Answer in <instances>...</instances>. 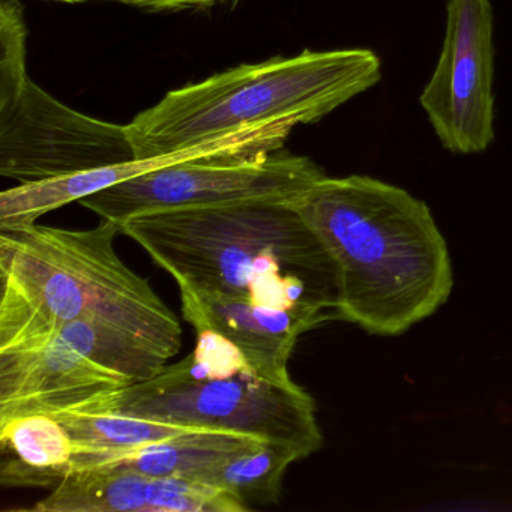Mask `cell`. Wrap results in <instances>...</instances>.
<instances>
[{
    "label": "cell",
    "mask_w": 512,
    "mask_h": 512,
    "mask_svg": "<svg viewBox=\"0 0 512 512\" xmlns=\"http://www.w3.org/2000/svg\"><path fill=\"white\" fill-rule=\"evenodd\" d=\"M119 233L107 220L89 230L0 229V353L38 349L67 323L91 320L166 361L178 355L181 322L122 262Z\"/></svg>",
    "instance_id": "3957f363"
},
{
    "label": "cell",
    "mask_w": 512,
    "mask_h": 512,
    "mask_svg": "<svg viewBox=\"0 0 512 512\" xmlns=\"http://www.w3.org/2000/svg\"><path fill=\"white\" fill-rule=\"evenodd\" d=\"M494 16L490 0H446L445 37L419 104L440 145L481 154L494 140Z\"/></svg>",
    "instance_id": "9c48e42d"
},
{
    "label": "cell",
    "mask_w": 512,
    "mask_h": 512,
    "mask_svg": "<svg viewBox=\"0 0 512 512\" xmlns=\"http://www.w3.org/2000/svg\"><path fill=\"white\" fill-rule=\"evenodd\" d=\"M178 286L271 310L338 319V271L293 202L137 215L121 224Z\"/></svg>",
    "instance_id": "6da1fadb"
},
{
    "label": "cell",
    "mask_w": 512,
    "mask_h": 512,
    "mask_svg": "<svg viewBox=\"0 0 512 512\" xmlns=\"http://www.w3.org/2000/svg\"><path fill=\"white\" fill-rule=\"evenodd\" d=\"M29 512H247L233 494L182 478L130 470H73Z\"/></svg>",
    "instance_id": "8fae6325"
},
{
    "label": "cell",
    "mask_w": 512,
    "mask_h": 512,
    "mask_svg": "<svg viewBox=\"0 0 512 512\" xmlns=\"http://www.w3.org/2000/svg\"><path fill=\"white\" fill-rule=\"evenodd\" d=\"M74 445L56 416L29 413L0 419V484L55 487L71 472Z\"/></svg>",
    "instance_id": "5bb4252c"
},
{
    "label": "cell",
    "mask_w": 512,
    "mask_h": 512,
    "mask_svg": "<svg viewBox=\"0 0 512 512\" xmlns=\"http://www.w3.org/2000/svg\"><path fill=\"white\" fill-rule=\"evenodd\" d=\"M256 437L232 431H209L116 452H74L73 470H130L154 478L197 481L203 473L254 442Z\"/></svg>",
    "instance_id": "4fadbf2b"
},
{
    "label": "cell",
    "mask_w": 512,
    "mask_h": 512,
    "mask_svg": "<svg viewBox=\"0 0 512 512\" xmlns=\"http://www.w3.org/2000/svg\"><path fill=\"white\" fill-rule=\"evenodd\" d=\"M127 125L65 106L31 79L0 98V175L50 181L134 160Z\"/></svg>",
    "instance_id": "ba28073f"
},
{
    "label": "cell",
    "mask_w": 512,
    "mask_h": 512,
    "mask_svg": "<svg viewBox=\"0 0 512 512\" xmlns=\"http://www.w3.org/2000/svg\"><path fill=\"white\" fill-rule=\"evenodd\" d=\"M293 206L337 265L338 319L397 337L451 296L448 244L409 191L371 176H325Z\"/></svg>",
    "instance_id": "7a4b0ae2"
},
{
    "label": "cell",
    "mask_w": 512,
    "mask_h": 512,
    "mask_svg": "<svg viewBox=\"0 0 512 512\" xmlns=\"http://www.w3.org/2000/svg\"><path fill=\"white\" fill-rule=\"evenodd\" d=\"M325 173L313 160L281 151L256 158L185 161L128 179L80 200L101 220L245 202H296Z\"/></svg>",
    "instance_id": "52a82bcc"
},
{
    "label": "cell",
    "mask_w": 512,
    "mask_h": 512,
    "mask_svg": "<svg viewBox=\"0 0 512 512\" xmlns=\"http://www.w3.org/2000/svg\"><path fill=\"white\" fill-rule=\"evenodd\" d=\"M25 8L19 0L0 4V98L19 91L31 79L26 64Z\"/></svg>",
    "instance_id": "e0dca14e"
},
{
    "label": "cell",
    "mask_w": 512,
    "mask_h": 512,
    "mask_svg": "<svg viewBox=\"0 0 512 512\" xmlns=\"http://www.w3.org/2000/svg\"><path fill=\"white\" fill-rule=\"evenodd\" d=\"M301 455L277 443L254 440L197 481L233 494L248 511L280 500L284 473Z\"/></svg>",
    "instance_id": "9a60e30c"
},
{
    "label": "cell",
    "mask_w": 512,
    "mask_h": 512,
    "mask_svg": "<svg viewBox=\"0 0 512 512\" xmlns=\"http://www.w3.org/2000/svg\"><path fill=\"white\" fill-rule=\"evenodd\" d=\"M382 80L370 49L304 50L167 92L127 125L136 158L160 157L257 125L316 124Z\"/></svg>",
    "instance_id": "277c9868"
},
{
    "label": "cell",
    "mask_w": 512,
    "mask_h": 512,
    "mask_svg": "<svg viewBox=\"0 0 512 512\" xmlns=\"http://www.w3.org/2000/svg\"><path fill=\"white\" fill-rule=\"evenodd\" d=\"M50 415L56 416L70 434L74 452L125 451L137 446L212 431L110 412L67 410Z\"/></svg>",
    "instance_id": "2e32d148"
},
{
    "label": "cell",
    "mask_w": 512,
    "mask_h": 512,
    "mask_svg": "<svg viewBox=\"0 0 512 512\" xmlns=\"http://www.w3.org/2000/svg\"><path fill=\"white\" fill-rule=\"evenodd\" d=\"M239 2H242V0H229V5H232V7H236V5L239 4Z\"/></svg>",
    "instance_id": "ffe728a7"
},
{
    "label": "cell",
    "mask_w": 512,
    "mask_h": 512,
    "mask_svg": "<svg viewBox=\"0 0 512 512\" xmlns=\"http://www.w3.org/2000/svg\"><path fill=\"white\" fill-rule=\"evenodd\" d=\"M115 2L151 11L208 10L217 5H229V0H115Z\"/></svg>",
    "instance_id": "ac0fdd59"
},
{
    "label": "cell",
    "mask_w": 512,
    "mask_h": 512,
    "mask_svg": "<svg viewBox=\"0 0 512 512\" xmlns=\"http://www.w3.org/2000/svg\"><path fill=\"white\" fill-rule=\"evenodd\" d=\"M293 128L289 124L257 125L160 157L134 158L64 178L19 184L0 194V229L32 226L44 215L68 203L80 202L98 191L173 164L220 158H256L281 151Z\"/></svg>",
    "instance_id": "30bf717a"
},
{
    "label": "cell",
    "mask_w": 512,
    "mask_h": 512,
    "mask_svg": "<svg viewBox=\"0 0 512 512\" xmlns=\"http://www.w3.org/2000/svg\"><path fill=\"white\" fill-rule=\"evenodd\" d=\"M178 287L182 314L194 329H211L224 335L259 373L275 382H292L289 362L296 341L322 325L313 317Z\"/></svg>",
    "instance_id": "7c38bea8"
},
{
    "label": "cell",
    "mask_w": 512,
    "mask_h": 512,
    "mask_svg": "<svg viewBox=\"0 0 512 512\" xmlns=\"http://www.w3.org/2000/svg\"><path fill=\"white\" fill-rule=\"evenodd\" d=\"M194 352L151 379L101 395L74 412H110L166 424L232 431L298 452L322 448L316 403L295 382H275L224 335L196 329Z\"/></svg>",
    "instance_id": "5b68a950"
},
{
    "label": "cell",
    "mask_w": 512,
    "mask_h": 512,
    "mask_svg": "<svg viewBox=\"0 0 512 512\" xmlns=\"http://www.w3.org/2000/svg\"><path fill=\"white\" fill-rule=\"evenodd\" d=\"M53 2H62V4H82L86 0H53Z\"/></svg>",
    "instance_id": "d6986e66"
},
{
    "label": "cell",
    "mask_w": 512,
    "mask_h": 512,
    "mask_svg": "<svg viewBox=\"0 0 512 512\" xmlns=\"http://www.w3.org/2000/svg\"><path fill=\"white\" fill-rule=\"evenodd\" d=\"M166 362L100 323H67L46 346L0 353V419L79 409L151 379Z\"/></svg>",
    "instance_id": "8992f818"
}]
</instances>
